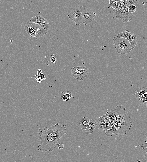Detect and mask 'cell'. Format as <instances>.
Listing matches in <instances>:
<instances>
[{"instance_id":"9c48e42d","label":"cell","mask_w":147,"mask_h":162,"mask_svg":"<svg viewBox=\"0 0 147 162\" xmlns=\"http://www.w3.org/2000/svg\"><path fill=\"white\" fill-rule=\"evenodd\" d=\"M26 25L32 27L36 33V39L43 37L48 33L47 31L43 28L38 24L28 21Z\"/></svg>"},{"instance_id":"e0dca14e","label":"cell","mask_w":147,"mask_h":162,"mask_svg":"<svg viewBox=\"0 0 147 162\" xmlns=\"http://www.w3.org/2000/svg\"><path fill=\"white\" fill-rule=\"evenodd\" d=\"M42 17L41 15H37L36 16L32 18L31 19H29V21L30 22L38 24L41 23Z\"/></svg>"},{"instance_id":"3957f363","label":"cell","mask_w":147,"mask_h":162,"mask_svg":"<svg viewBox=\"0 0 147 162\" xmlns=\"http://www.w3.org/2000/svg\"><path fill=\"white\" fill-rule=\"evenodd\" d=\"M113 40V45L118 53L124 54L129 53L132 50L130 44L126 38L115 35Z\"/></svg>"},{"instance_id":"30bf717a","label":"cell","mask_w":147,"mask_h":162,"mask_svg":"<svg viewBox=\"0 0 147 162\" xmlns=\"http://www.w3.org/2000/svg\"><path fill=\"white\" fill-rule=\"evenodd\" d=\"M113 11L115 13V18L124 22L125 23L130 21L135 16V13H126L125 12H121L115 9H113Z\"/></svg>"},{"instance_id":"603a6c76","label":"cell","mask_w":147,"mask_h":162,"mask_svg":"<svg viewBox=\"0 0 147 162\" xmlns=\"http://www.w3.org/2000/svg\"><path fill=\"white\" fill-rule=\"evenodd\" d=\"M58 149L60 150H61L63 149L64 146V144L62 143H60L58 144Z\"/></svg>"},{"instance_id":"7c38bea8","label":"cell","mask_w":147,"mask_h":162,"mask_svg":"<svg viewBox=\"0 0 147 162\" xmlns=\"http://www.w3.org/2000/svg\"><path fill=\"white\" fill-rule=\"evenodd\" d=\"M90 120V119L86 116L81 118V120L79 123L82 130L86 129L89 125Z\"/></svg>"},{"instance_id":"4fadbf2b","label":"cell","mask_w":147,"mask_h":162,"mask_svg":"<svg viewBox=\"0 0 147 162\" xmlns=\"http://www.w3.org/2000/svg\"><path fill=\"white\" fill-rule=\"evenodd\" d=\"M25 29L28 35L33 39H36V33L35 31L32 28L26 25Z\"/></svg>"},{"instance_id":"277c9868","label":"cell","mask_w":147,"mask_h":162,"mask_svg":"<svg viewBox=\"0 0 147 162\" xmlns=\"http://www.w3.org/2000/svg\"><path fill=\"white\" fill-rule=\"evenodd\" d=\"M86 8V5H79L73 7L68 17L71 21H74L76 25H79L82 23L81 19L82 12Z\"/></svg>"},{"instance_id":"7402d4cb","label":"cell","mask_w":147,"mask_h":162,"mask_svg":"<svg viewBox=\"0 0 147 162\" xmlns=\"http://www.w3.org/2000/svg\"><path fill=\"white\" fill-rule=\"evenodd\" d=\"M147 135V132L144 135L145 136ZM145 143L144 144H143L141 146V147L143 148V150L147 148V137L145 138Z\"/></svg>"},{"instance_id":"8992f818","label":"cell","mask_w":147,"mask_h":162,"mask_svg":"<svg viewBox=\"0 0 147 162\" xmlns=\"http://www.w3.org/2000/svg\"><path fill=\"white\" fill-rule=\"evenodd\" d=\"M96 16V13L89 9L86 8L82 12L81 14V19L83 24L85 25L90 24L95 20L94 17Z\"/></svg>"},{"instance_id":"cb8c5ba5","label":"cell","mask_w":147,"mask_h":162,"mask_svg":"<svg viewBox=\"0 0 147 162\" xmlns=\"http://www.w3.org/2000/svg\"><path fill=\"white\" fill-rule=\"evenodd\" d=\"M51 61V63H55L57 61L56 58L54 57H52L50 59Z\"/></svg>"},{"instance_id":"52a82bcc","label":"cell","mask_w":147,"mask_h":162,"mask_svg":"<svg viewBox=\"0 0 147 162\" xmlns=\"http://www.w3.org/2000/svg\"><path fill=\"white\" fill-rule=\"evenodd\" d=\"M135 96L142 104L147 106V88L138 87L135 93Z\"/></svg>"},{"instance_id":"ac0fdd59","label":"cell","mask_w":147,"mask_h":162,"mask_svg":"<svg viewBox=\"0 0 147 162\" xmlns=\"http://www.w3.org/2000/svg\"><path fill=\"white\" fill-rule=\"evenodd\" d=\"M40 23L44 25L45 30L48 31L50 28V24L48 21L42 17Z\"/></svg>"},{"instance_id":"8fae6325","label":"cell","mask_w":147,"mask_h":162,"mask_svg":"<svg viewBox=\"0 0 147 162\" xmlns=\"http://www.w3.org/2000/svg\"><path fill=\"white\" fill-rule=\"evenodd\" d=\"M97 123L95 120L90 119L89 125L85 129V131L88 135L92 134L94 132L97 127Z\"/></svg>"},{"instance_id":"5bb4252c","label":"cell","mask_w":147,"mask_h":162,"mask_svg":"<svg viewBox=\"0 0 147 162\" xmlns=\"http://www.w3.org/2000/svg\"><path fill=\"white\" fill-rule=\"evenodd\" d=\"M96 127L104 131L110 130L112 128V127L105 124V123L99 122L97 123Z\"/></svg>"},{"instance_id":"7a4b0ae2","label":"cell","mask_w":147,"mask_h":162,"mask_svg":"<svg viewBox=\"0 0 147 162\" xmlns=\"http://www.w3.org/2000/svg\"><path fill=\"white\" fill-rule=\"evenodd\" d=\"M132 125V122L125 123L115 122L110 129L105 131V135L109 137L112 136L113 134L117 136L126 134L130 130Z\"/></svg>"},{"instance_id":"d6986e66","label":"cell","mask_w":147,"mask_h":162,"mask_svg":"<svg viewBox=\"0 0 147 162\" xmlns=\"http://www.w3.org/2000/svg\"><path fill=\"white\" fill-rule=\"evenodd\" d=\"M71 97H73L72 95L71 92L69 93H66L64 95L63 98L64 101L68 102L69 101V99Z\"/></svg>"},{"instance_id":"5b68a950","label":"cell","mask_w":147,"mask_h":162,"mask_svg":"<svg viewBox=\"0 0 147 162\" xmlns=\"http://www.w3.org/2000/svg\"><path fill=\"white\" fill-rule=\"evenodd\" d=\"M89 69L84 66L75 67L72 68V74L77 81L84 80L89 74Z\"/></svg>"},{"instance_id":"2e32d148","label":"cell","mask_w":147,"mask_h":162,"mask_svg":"<svg viewBox=\"0 0 147 162\" xmlns=\"http://www.w3.org/2000/svg\"><path fill=\"white\" fill-rule=\"evenodd\" d=\"M139 1L138 0H128V1H119V2L121 4H124L128 6L134 5Z\"/></svg>"},{"instance_id":"6da1fadb","label":"cell","mask_w":147,"mask_h":162,"mask_svg":"<svg viewBox=\"0 0 147 162\" xmlns=\"http://www.w3.org/2000/svg\"><path fill=\"white\" fill-rule=\"evenodd\" d=\"M66 126H63L57 123L49 129L44 128V130L38 129L41 144L38 145V149L42 152H52L58 146L57 143L60 139L66 134Z\"/></svg>"},{"instance_id":"ffe728a7","label":"cell","mask_w":147,"mask_h":162,"mask_svg":"<svg viewBox=\"0 0 147 162\" xmlns=\"http://www.w3.org/2000/svg\"><path fill=\"white\" fill-rule=\"evenodd\" d=\"M129 13H134L136 10V7L134 5L128 6Z\"/></svg>"},{"instance_id":"9a60e30c","label":"cell","mask_w":147,"mask_h":162,"mask_svg":"<svg viewBox=\"0 0 147 162\" xmlns=\"http://www.w3.org/2000/svg\"><path fill=\"white\" fill-rule=\"evenodd\" d=\"M97 120L99 122H102L105 123V124L110 126L112 127V125L111 121L109 119L102 117H100L97 118Z\"/></svg>"},{"instance_id":"d4e9b609","label":"cell","mask_w":147,"mask_h":162,"mask_svg":"<svg viewBox=\"0 0 147 162\" xmlns=\"http://www.w3.org/2000/svg\"><path fill=\"white\" fill-rule=\"evenodd\" d=\"M38 25H39L42 28L44 29H45V27L43 24H41V23H40V24H38Z\"/></svg>"},{"instance_id":"44dd1931","label":"cell","mask_w":147,"mask_h":162,"mask_svg":"<svg viewBox=\"0 0 147 162\" xmlns=\"http://www.w3.org/2000/svg\"><path fill=\"white\" fill-rule=\"evenodd\" d=\"M118 1H116V0H110V4L108 6V8H109L110 7L112 8V7Z\"/></svg>"},{"instance_id":"ba28073f","label":"cell","mask_w":147,"mask_h":162,"mask_svg":"<svg viewBox=\"0 0 147 162\" xmlns=\"http://www.w3.org/2000/svg\"><path fill=\"white\" fill-rule=\"evenodd\" d=\"M120 37L126 38L130 43L132 49L136 47L137 43V38L136 34L133 33L124 32L117 35Z\"/></svg>"}]
</instances>
